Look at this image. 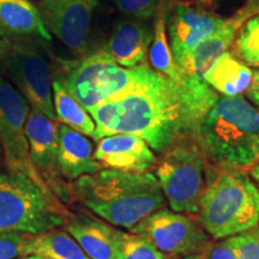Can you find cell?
<instances>
[{
	"label": "cell",
	"mask_w": 259,
	"mask_h": 259,
	"mask_svg": "<svg viewBox=\"0 0 259 259\" xmlns=\"http://www.w3.org/2000/svg\"><path fill=\"white\" fill-rule=\"evenodd\" d=\"M18 259H46V258L40 257V255H36V254H30V255H24V257H19Z\"/></svg>",
	"instance_id": "cell-36"
},
{
	"label": "cell",
	"mask_w": 259,
	"mask_h": 259,
	"mask_svg": "<svg viewBox=\"0 0 259 259\" xmlns=\"http://www.w3.org/2000/svg\"><path fill=\"white\" fill-rule=\"evenodd\" d=\"M208 163L209 158L196 139L181 141L158 155L155 177L173 211L197 215Z\"/></svg>",
	"instance_id": "cell-6"
},
{
	"label": "cell",
	"mask_w": 259,
	"mask_h": 259,
	"mask_svg": "<svg viewBox=\"0 0 259 259\" xmlns=\"http://www.w3.org/2000/svg\"><path fill=\"white\" fill-rule=\"evenodd\" d=\"M0 38L9 42H48L52 35L30 0H0Z\"/></svg>",
	"instance_id": "cell-17"
},
{
	"label": "cell",
	"mask_w": 259,
	"mask_h": 259,
	"mask_svg": "<svg viewBox=\"0 0 259 259\" xmlns=\"http://www.w3.org/2000/svg\"><path fill=\"white\" fill-rule=\"evenodd\" d=\"M253 72L247 64L227 51L215 61L203 79L223 96H240L250 89Z\"/></svg>",
	"instance_id": "cell-20"
},
{
	"label": "cell",
	"mask_w": 259,
	"mask_h": 259,
	"mask_svg": "<svg viewBox=\"0 0 259 259\" xmlns=\"http://www.w3.org/2000/svg\"><path fill=\"white\" fill-rule=\"evenodd\" d=\"M5 45H6V42H5L4 40H3V38H0V57H2L3 52H4Z\"/></svg>",
	"instance_id": "cell-38"
},
{
	"label": "cell",
	"mask_w": 259,
	"mask_h": 259,
	"mask_svg": "<svg viewBox=\"0 0 259 259\" xmlns=\"http://www.w3.org/2000/svg\"><path fill=\"white\" fill-rule=\"evenodd\" d=\"M71 197L109 225L130 231L167 204L151 171L107 168L71 183Z\"/></svg>",
	"instance_id": "cell-2"
},
{
	"label": "cell",
	"mask_w": 259,
	"mask_h": 259,
	"mask_svg": "<svg viewBox=\"0 0 259 259\" xmlns=\"http://www.w3.org/2000/svg\"><path fill=\"white\" fill-rule=\"evenodd\" d=\"M155 16L156 19L154 23V36L148 52L151 67L157 72L167 76L168 78L180 82L185 78L186 74L178 66L168 42L163 0H160Z\"/></svg>",
	"instance_id": "cell-23"
},
{
	"label": "cell",
	"mask_w": 259,
	"mask_h": 259,
	"mask_svg": "<svg viewBox=\"0 0 259 259\" xmlns=\"http://www.w3.org/2000/svg\"><path fill=\"white\" fill-rule=\"evenodd\" d=\"M258 67H259V66H258Z\"/></svg>",
	"instance_id": "cell-42"
},
{
	"label": "cell",
	"mask_w": 259,
	"mask_h": 259,
	"mask_svg": "<svg viewBox=\"0 0 259 259\" xmlns=\"http://www.w3.org/2000/svg\"><path fill=\"white\" fill-rule=\"evenodd\" d=\"M24 131L29 156L38 176L61 203H70L71 184L61 177L58 167V121L30 109Z\"/></svg>",
	"instance_id": "cell-13"
},
{
	"label": "cell",
	"mask_w": 259,
	"mask_h": 259,
	"mask_svg": "<svg viewBox=\"0 0 259 259\" xmlns=\"http://www.w3.org/2000/svg\"><path fill=\"white\" fill-rule=\"evenodd\" d=\"M191 2L196 3V4L202 5L206 9H211V8H213V5H215L213 0H191Z\"/></svg>",
	"instance_id": "cell-33"
},
{
	"label": "cell",
	"mask_w": 259,
	"mask_h": 259,
	"mask_svg": "<svg viewBox=\"0 0 259 259\" xmlns=\"http://www.w3.org/2000/svg\"><path fill=\"white\" fill-rule=\"evenodd\" d=\"M52 93L57 121L95 141V122L84 107L57 79L52 82Z\"/></svg>",
	"instance_id": "cell-22"
},
{
	"label": "cell",
	"mask_w": 259,
	"mask_h": 259,
	"mask_svg": "<svg viewBox=\"0 0 259 259\" xmlns=\"http://www.w3.org/2000/svg\"><path fill=\"white\" fill-rule=\"evenodd\" d=\"M218 99L202 78L186 74L176 82L144 64L137 66L127 89L88 113L96 126L95 142L135 135L160 155L181 141H197L203 119Z\"/></svg>",
	"instance_id": "cell-1"
},
{
	"label": "cell",
	"mask_w": 259,
	"mask_h": 259,
	"mask_svg": "<svg viewBox=\"0 0 259 259\" xmlns=\"http://www.w3.org/2000/svg\"><path fill=\"white\" fill-rule=\"evenodd\" d=\"M244 8H245V6H244ZM246 10H247V9H246ZM247 11H248V14H250L251 16H253L255 14H259V6H255V8L251 9V10H247Z\"/></svg>",
	"instance_id": "cell-37"
},
{
	"label": "cell",
	"mask_w": 259,
	"mask_h": 259,
	"mask_svg": "<svg viewBox=\"0 0 259 259\" xmlns=\"http://www.w3.org/2000/svg\"><path fill=\"white\" fill-rule=\"evenodd\" d=\"M30 106L23 95L0 74V145L3 158L10 171L24 174L48 192L52 191L44 183L32 166L25 137V121Z\"/></svg>",
	"instance_id": "cell-9"
},
{
	"label": "cell",
	"mask_w": 259,
	"mask_h": 259,
	"mask_svg": "<svg viewBox=\"0 0 259 259\" xmlns=\"http://www.w3.org/2000/svg\"><path fill=\"white\" fill-rule=\"evenodd\" d=\"M197 222L213 240L259 225V187L247 170L209 161Z\"/></svg>",
	"instance_id": "cell-3"
},
{
	"label": "cell",
	"mask_w": 259,
	"mask_h": 259,
	"mask_svg": "<svg viewBox=\"0 0 259 259\" xmlns=\"http://www.w3.org/2000/svg\"><path fill=\"white\" fill-rule=\"evenodd\" d=\"M29 235L30 234L18 232L0 233V259L24 257L25 244H27Z\"/></svg>",
	"instance_id": "cell-28"
},
{
	"label": "cell",
	"mask_w": 259,
	"mask_h": 259,
	"mask_svg": "<svg viewBox=\"0 0 259 259\" xmlns=\"http://www.w3.org/2000/svg\"><path fill=\"white\" fill-rule=\"evenodd\" d=\"M5 41V40H4ZM0 57V70L30 106L52 120H57L52 93V71L41 41L9 42Z\"/></svg>",
	"instance_id": "cell-8"
},
{
	"label": "cell",
	"mask_w": 259,
	"mask_h": 259,
	"mask_svg": "<svg viewBox=\"0 0 259 259\" xmlns=\"http://www.w3.org/2000/svg\"><path fill=\"white\" fill-rule=\"evenodd\" d=\"M183 259H206L203 254H190V255H185Z\"/></svg>",
	"instance_id": "cell-35"
},
{
	"label": "cell",
	"mask_w": 259,
	"mask_h": 259,
	"mask_svg": "<svg viewBox=\"0 0 259 259\" xmlns=\"http://www.w3.org/2000/svg\"><path fill=\"white\" fill-rule=\"evenodd\" d=\"M59 69L54 79L87 112L127 89L137 73V67L120 66L102 50L73 61H60Z\"/></svg>",
	"instance_id": "cell-7"
},
{
	"label": "cell",
	"mask_w": 259,
	"mask_h": 259,
	"mask_svg": "<svg viewBox=\"0 0 259 259\" xmlns=\"http://www.w3.org/2000/svg\"><path fill=\"white\" fill-rule=\"evenodd\" d=\"M64 226L90 259H116L118 228L87 213H70Z\"/></svg>",
	"instance_id": "cell-19"
},
{
	"label": "cell",
	"mask_w": 259,
	"mask_h": 259,
	"mask_svg": "<svg viewBox=\"0 0 259 259\" xmlns=\"http://www.w3.org/2000/svg\"><path fill=\"white\" fill-rule=\"evenodd\" d=\"M238 259H259V225L240 234L226 238Z\"/></svg>",
	"instance_id": "cell-26"
},
{
	"label": "cell",
	"mask_w": 259,
	"mask_h": 259,
	"mask_svg": "<svg viewBox=\"0 0 259 259\" xmlns=\"http://www.w3.org/2000/svg\"><path fill=\"white\" fill-rule=\"evenodd\" d=\"M144 235L167 257L200 254L211 238L200 225L186 213L161 209L131 229Z\"/></svg>",
	"instance_id": "cell-10"
},
{
	"label": "cell",
	"mask_w": 259,
	"mask_h": 259,
	"mask_svg": "<svg viewBox=\"0 0 259 259\" xmlns=\"http://www.w3.org/2000/svg\"><path fill=\"white\" fill-rule=\"evenodd\" d=\"M2 161H4V158H3V150L2 145H0V164H2Z\"/></svg>",
	"instance_id": "cell-39"
},
{
	"label": "cell",
	"mask_w": 259,
	"mask_h": 259,
	"mask_svg": "<svg viewBox=\"0 0 259 259\" xmlns=\"http://www.w3.org/2000/svg\"><path fill=\"white\" fill-rule=\"evenodd\" d=\"M197 142L212 163L248 171L259 162V109L242 96H219Z\"/></svg>",
	"instance_id": "cell-4"
},
{
	"label": "cell",
	"mask_w": 259,
	"mask_h": 259,
	"mask_svg": "<svg viewBox=\"0 0 259 259\" xmlns=\"http://www.w3.org/2000/svg\"><path fill=\"white\" fill-rule=\"evenodd\" d=\"M255 6H259V0H247V4L245 5V8L247 10H251L255 8Z\"/></svg>",
	"instance_id": "cell-34"
},
{
	"label": "cell",
	"mask_w": 259,
	"mask_h": 259,
	"mask_svg": "<svg viewBox=\"0 0 259 259\" xmlns=\"http://www.w3.org/2000/svg\"><path fill=\"white\" fill-rule=\"evenodd\" d=\"M24 254H36L46 259H90L71 234L59 228L29 235Z\"/></svg>",
	"instance_id": "cell-21"
},
{
	"label": "cell",
	"mask_w": 259,
	"mask_h": 259,
	"mask_svg": "<svg viewBox=\"0 0 259 259\" xmlns=\"http://www.w3.org/2000/svg\"><path fill=\"white\" fill-rule=\"evenodd\" d=\"M58 167L67 183L105 169L94 158L92 141L60 122H58Z\"/></svg>",
	"instance_id": "cell-16"
},
{
	"label": "cell",
	"mask_w": 259,
	"mask_h": 259,
	"mask_svg": "<svg viewBox=\"0 0 259 259\" xmlns=\"http://www.w3.org/2000/svg\"><path fill=\"white\" fill-rule=\"evenodd\" d=\"M200 254H203L206 259H238L225 239H222L221 241L210 240Z\"/></svg>",
	"instance_id": "cell-29"
},
{
	"label": "cell",
	"mask_w": 259,
	"mask_h": 259,
	"mask_svg": "<svg viewBox=\"0 0 259 259\" xmlns=\"http://www.w3.org/2000/svg\"><path fill=\"white\" fill-rule=\"evenodd\" d=\"M116 259H167L144 235L118 229L115 236Z\"/></svg>",
	"instance_id": "cell-25"
},
{
	"label": "cell",
	"mask_w": 259,
	"mask_h": 259,
	"mask_svg": "<svg viewBox=\"0 0 259 259\" xmlns=\"http://www.w3.org/2000/svg\"><path fill=\"white\" fill-rule=\"evenodd\" d=\"M168 42L178 66L226 21L211 10L193 2L163 0Z\"/></svg>",
	"instance_id": "cell-11"
},
{
	"label": "cell",
	"mask_w": 259,
	"mask_h": 259,
	"mask_svg": "<svg viewBox=\"0 0 259 259\" xmlns=\"http://www.w3.org/2000/svg\"><path fill=\"white\" fill-rule=\"evenodd\" d=\"M69 210L52 192L24 174L0 173V233L37 235L60 228Z\"/></svg>",
	"instance_id": "cell-5"
},
{
	"label": "cell",
	"mask_w": 259,
	"mask_h": 259,
	"mask_svg": "<svg viewBox=\"0 0 259 259\" xmlns=\"http://www.w3.org/2000/svg\"><path fill=\"white\" fill-rule=\"evenodd\" d=\"M246 96L259 109V92H246Z\"/></svg>",
	"instance_id": "cell-31"
},
{
	"label": "cell",
	"mask_w": 259,
	"mask_h": 259,
	"mask_svg": "<svg viewBox=\"0 0 259 259\" xmlns=\"http://www.w3.org/2000/svg\"><path fill=\"white\" fill-rule=\"evenodd\" d=\"M250 17L247 10L242 8L233 17L226 18V21L190 54L180 70L187 76L203 79L204 74L208 72L215 61L232 47L239 28Z\"/></svg>",
	"instance_id": "cell-18"
},
{
	"label": "cell",
	"mask_w": 259,
	"mask_h": 259,
	"mask_svg": "<svg viewBox=\"0 0 259 259\" xmlns=\"http://www.w3.org/2000/svg\"><path fill=\"white\" fill-rule=\"evenodd\" d=\"M126 17L149 21L156 14L160 0H108Z\"/></svg>",
	"instance_id": "cell-27"
},
{
	"label": "cell",
	"mask_w": 259,
	"mask_h": 259,
	"mask_svg": "<svg viewBox=\"0 0 259 259\" xmlns=\"http://www.w3.org/2000/svg\"><path fill=\"white\" fill-rule=\"evenodd\" d=\"M219 2H221V0H213V3H215V4H216V3H219Z\"/></svg>",
	"instance_id": "cell-40"
},
{
	"label": "cell",
	"mask_w": 259,
	"mask_h": 259,
	"mask_svg": "<svg viewBox=\"0 0 259 259\" xmlns=\"http://www.w3.org/2000/svg\"><path fill=\"white\" fill-rule=\"evenodd\" d=\"M94 158L103 168L130 173H147L155 168L157 156L142 138L135 135L107 136L97 142Z\"/></svg>",
	"instance_id": "cell-14"
},
{
	"label": "cell",
	"mask_w": 259,
	"mask_h": 259,
	"mask_svg": "<svg viewBox=\"0 0 259 259\" xmlns=\"http://www.w3.org/2000/svg\"><path fill=\"white\" fill-rule=\"evenodd\" d=\"M154 28L147 21L124 17L116 19L102 51L116 64L127 69L147 64Z\"/></svg>",
	"instance_id": "cell-15"
},
{
	"label": "cell",
	"mask_w": 259,
	"mask_h": 259,
	"mask_svg": "<svg viewBox=\"0 0 259 259\" xmlns=\"http://www.w3.org/2000/svg\"><path fill=\"white\" fill-rule=\"evenodd\" d=\"M99 0H40L36 5L45 28L76 57L88 56L90 30Z\"/></svg>",
	"instance_id": "cell-12"
},
{
	"label": "cell",
	"mask_w": 259,
	"mask_h": 259,
	"mask_svg": "<svg viewBox=\"0 0 259 259\" xmlns=\"http://www.w3.org/2000/svg\"><path fill=\"white\" fill-rule=\"evenodd\" d=\"M167 259H177V258H174V257H168Z\"/></svg>",
	"instance_id": "cell-41"
},
{
	"label": "cell",
	"mask_w": 259,
	"mask_h": 259,
	"mask_svg": "<svg viewBox=\"0 0 259 259\" xmlns=\"http://www.w3.org/2000/svg\"><path fill=\"white\" fill-rule=\"evenodd\" d=\"M232 53L245 64L259 66V14L247 18L236 32Z\"/></svg>",
	"instance_id": "cell-24"
},
{
	"label": "cell",
	"mask_w": 259,
	"mask_h": 259,
	"mask_svg": "<svg viewBox=\"0 0 259 259\" xmlns=\"http://www.w3.org/2000/svg\"><path fill=\"white\" fill-rule=\"evenodd\" d=\"M248 174H250L251 178H253V179L257 181L259 186V162H257L254 166H252L250 169H248Z\"/></svg>",
	"instance_id": "cell-32"
},
{
	"label": "cell",
	"mask_w": 259,
	"mask_h": 259,
	"mask_svg": "<svg viewBox=\"0 0 259 259\" xmlns=\"http://www.w3.org/2000/svg\"><path fill=\"white\" fill-rule=\"evenodd\" d=\"M253 72V77H252V83L250 89L247 92H259V67H255L252 70Z\"/></svg>",
	"instance_id": "cell-30"
}]
</instances>
